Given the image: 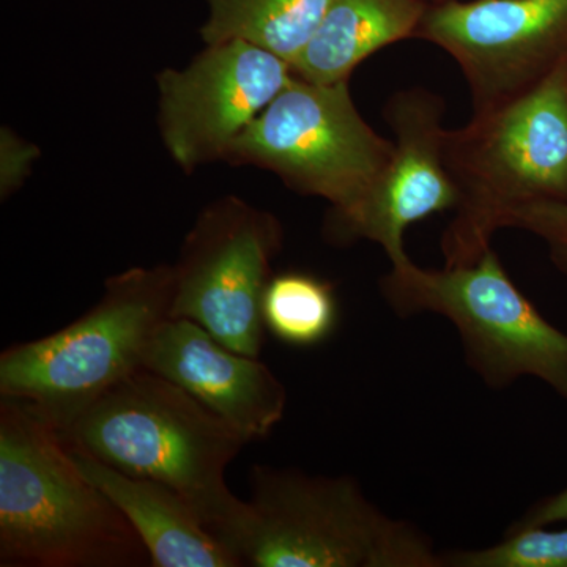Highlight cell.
<instances>
[{"mask_svg":"<svg viewBox=\"0 0 567 567\" xmlns=\"http://www.w3.org/2000/svg\"><path fill=\"white\" fill-rule=\"evenodd\" d=\"M0 566L137 567L151 555L58 429L0 398Z\"/></svg>","mask_w":567,"mask_h":567,"instance_id":"6da1fadb","label":"cell"},{"mask_svg":"<svg viewBox=\"0 0 567 567\" xmlns=\"http://www.w3.org/2000/svg\"><path fill=\"white\" fill-rule=\"evenodd\" d=\"M62 436L125 475L174 488L221 543L244 514L246 502L230 492L226 470L248 440L147 369L112 386Z\"/></svg>","mask_w":567,"mask_h":567,"instance_id":"7a4b0ae2","label":"cell"},{"mask_svg":"<svg viewBox=\"0 0 567 567\" xmlns=\"http://www.w3.org/2000/svg\"><path fill=\"white\" fill-rule=\"evenodd\" d=\"M458 194L443 230L445 267L476 262L518 208L567 200V63L525 95L447 130Z\"/></svg>","mask_w":567,"mask_h":567,"instance_id":"3957f363","label":"cell"},{"mask_svg":"<svg viewBox=\"0 0 567 567\" xmlns=\"http://www.w3.org/2000/svg\"><path fill=\"white\" fill-rule=\"evenodd\" d=\"M223 544L241 566L442 567L431 537L383 513L352 476L265 465Z\"/></svg>","mask_w":567,"mask_h":567,"instance_id":"277c9868","label":"cell"},{"mask_svg":"<svg viewBox=\"0 0 567 567\" xmlns=\"http://www.w3.org/2000/svg\"><path fill=\"white\" fill-rule=\"evenodd\" d=\"M174 268L134 267L104 284L99 303L55 333L0 354V398L32 409L61 434L106 391L144 368L171 319Z\"/></svg>","mask_w":567,"mask_h":567,"instance_id":"5b68a950","label":"cell"},{"mask_svg":"<svg viewBox=\"0 0 567 567\" xmlns=\"http://www.w3.org/2000/svg\"><path fill=\"white\" fill-rule=\"evenodd\" d=\"M379 287L401 319L435 315L450 320L466 364L484 385L505 390L532 377L567 401V333L518 289L494 248L461 267L424 268L406 256L390 264Z\"/></svg>","mask_w":567,"mask_h":567,"instance_id":"8992f818","label":"cell"},{"mask_svg":"<svg viewBox=\"0 0 567 567\" xmlns=\"http://www.w3.org/2000/svg\"><path fill=\"white\" fill-rule=\"evenodd\" d=\"M354 106L349 81H293L249 123L227 152L230 163L278 175L293 192L330 203L331 218L363 203L393 155Z\"/></svg>","mask_w":567,"mask_h":567,"instance_id":"52a82bcc","label":"cell"},{"mask_svg":"<svg viewBox=\"0 0 567 567\" xmlns=\"http://www.w3.org/2000/svg\"><path fill=\"white\" fill-rule=\"evenodd\" d=\"M282 227L271 213L238 197L208 205L174 265L171 319H188L235 352L259 358L264 295Z\"/></svg>","mask_w":567,"mask_h":567,"instance_id":"ba28073f","label":"cell"},{"mask_svg":"<svg viewBox=\"0 0 567 567\" xmlns=\"http://www.w3.org/2000/svg\"><path fill=\"white\" fill-rule=\"evenodd\" d=\"M416 40L457 63L480 114L567 63V0H429Z\"/></svg>","mask_w":567,"mask_h":567,"instance_id":"9c48e42d","label":"cell"},{"mask_svg":"<svg viewBox=\"0 0 567 567\" xmlns=\"http://www.w3.org/2000/svg\"><path fill=\"white\" fill-rule=\"evenodd\" d=\"M289 62L246 41L207 44L158 76L159 128L183 171L226 159L234 141L293 81Z\"/></svg>","mask_w":567,"mask_h":567,"instance_id":"30bf717a","label":"cell"},{"mask_svg":"<svg viewBox=\"0 0 567 567\" xmlns=\"http://www.w3.org/2000/svg\"><path fill=\"white\" fill-rule=\"evenodd\" d=\"M445 114L443 96L420 85L388 99L383 117L393 132V155L363 203L330 218L334 240L372 241L391 264L409 256L404 237L412 224L454 212L458 194L446 166Z\"/></svg>","mask_w":567,"mask_h":567,"instance_id":"8fae6325","label":"cell"},{"mask_svg":"<svg viewBox=\"0 0 567 567\" xmlns=\"http://www.w3.org/2000/svg\"><path fill=\"white\" fill-rule=\"evenodd\" d=\"M144 369L164 377L249 442L267 439L286 415L287 390L259 358L235 352L188 319L153 334Z\"/></svg>","mask_w":567,"mask_h":567,"instance_id":"7c38bea8","label":"cell"},{"mask_svg":"<svg viewBox=\"0 0 567 567\" xmlns=\"http://www.w3.org/2000/svg\"><path fill=\"white\" fill-rule=\"evenodd\" d=\"M69 445V443H66ZM85 477L122 511L141 537L153 567H240L241 563L205 527L174 488L125 475L70 446Z\"/></svg>","mask_w":567,"mask_h":567,"instance_id":"4fadbf2b","label":"cell"},{"mask_svg":"<svg viewBox=\"0 0 567 567\" xmlns=\"http://www.w3.org/2000/svg\"><path fill=\"white\" fill-rule=\"evenodd\" d=\"M429 0H333L300 58L295 76L336 84L383 48L416 40Z\"/></svg>","mask_w":567,"mask_h":567,"instance_id":"5bb4252c","label":"cell"},{"mask_svg":"<svg viewBox=\"0 0 567 567\" xmlns=\"http://www.w3.org/2000/svg\"><path fill=\"white\" fill-rule=\"evenodd\" d=\"M333 0H207L205 44L238 40L293 65Z\"/></svg>","mask_w":567,"mask_h":567,"instance_id":"9a60e30c","label":"cell"},{"mask_svg":"<svg viewBox=\"0 0 567 567\" xmlns=\"http://www.w3.org/2000/svg\"><path fill=\"white\" fill-rule=\"evenodd\" d=\"M265 328L293 347L327 341L338 324V297L333 284L301 271L271 276L264 295Z\"/></svg>","mask_w":567,"mask_h":567,"instance_id":"2e32d148","label":"cell"},{"mask_svg":"<svg viewBox=\"0 0 567 567\" xmlns=\"http://www.w3.org/2000/svg\"><path fill=\"white\" fill-rule=\"evenodd\" d=\"M442 567H567V527L507 529L494 546L442 551Z\"/></svg>","mask_w":567,"mask_h":567,"instance_id":"e0dca14e","label":"cell"},{"mask_svg":"<svg viewBox=\"0 0 567 567\" xmlns=\"http://www.w3.org/2000/svg\"><path fill=\"white\" fill-rule=\"evenodd\" d=\"M505 229L524 230L546 245L551 264L567 278V200L527 205L511 213Z\"/></svg>","mask_w":567,"mask_h":567,"instance_id":"ac0fdd59","label":"cell"},{"mask_svg":"<svg viewBox=\"0 0 567 567\" xmlns=\"http://www.w3.org/2000/svg\"><path fill=\"white\" fill-rule=\"evenodd\" d=\"M39 156L35 145L22 141L11 130L3 128L0 137V193L2 197L20 188L31 173L33 162Z\"/></svg>","mask_w":567,"mask_h":567,"instance_id":"d6986e66","label":"cell"},{"mask_svg":"<svg viewBox=\"0 0 567 567\" xmlns=\"http://www.w3.org/2000/svg\"><path fill=\"white\" fill-rule=\"evenodd\" d=\"M561 522H567V486L557 494L536 502L507 529L546 527V525L550 527V525L561 524Z\"/></svg>","mask_w":567,"mask_h":567,"instance_id":"ffe728a7","label":"cell"}]
</instances>
